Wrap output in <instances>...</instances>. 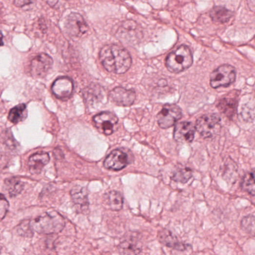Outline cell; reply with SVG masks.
Wrapping results in <instances>:
<instances>
[{"label":"cell","mask_w":255,"mask_h":255,"mask_svg":"<svg viewBox=\"0 0 255 255\" xmlns=\"http://www.w3.org/2000/svg\"><path fill=\"white\" fill-rule=\"evenodd\" d=\"M99 57L105 69L109 72L124 74L131 67L132 59L129 52L116 44L104 46L99 52Z\"/></svg>","instance_id":"6da1fadb"},{"label":"cell","mask_w":255,"mask_h":255,"mask_svg":"<svg viewBox=\"0 0 255 255\" xmlns=\"http://www.w3.org/2000/svg\"><path fill=\"white\" fill-rule=\"evenodd\" d=\"M32 230L41 235H53L61 232L65 226V220L57 212L46 213L31 221Z\"/></svg>","instance_id":"7a4b0ae2"},{"label":"cell","mask_w":255,"mask_h":255,"mask_svg":"<svg viewBox=\"0 0 255 255\" xmlns=\"http://www.w3.org/2000/svg\"><path fill=\"white\" fill-rule=\"evenodd\" d=\"M193 62L191 50L186 46L181 45L169 53L165 60V65L170 72L177 74L190 68Z\"/></svg>","instance_id":"3957f363"},{"label":"cell","mask_w":255,"mask_h":255,"mask_svg":"<svg viewBox=\"0 0 255 255\" xmlns=\"http://www.w3.org/2000/svg\"><path fill=\"white\" fill-rule=\"evenodd\" d=\"M195 127L203 138H213L221 130V118L217 114L204 115L197 119Z\"/></svg>","instance_id":"277c9868"},{"label":"cell","mask_w":255,"mask_h":255,"mask_svg":"<svg viewBox=\"0 0 255 255\" xmlns=\"http://www.w3.org/2000/svg\"><path fill=\"white\" fill-rule=\"evenodd\" d=\"M236 79V71L231 65L220 66L210 75V85L214 88L228 87Z\"/></svg>","instance_id":"5b68a950"},{"label":"cell","mask_w":255,"mask_h":255,"mask_svg":"<svg viewBox=\"0 0 255 255\" xmlns=\"http://www.w3.org/2000/svg\"><path fill=\"white\" fill-rule=\"evenodd\" d=\"M183 116L181 109L176 104H165L157 115L159 127L169 129L175 125Z\"/></svg>","instance_id":"8992f818"},{"label":"cell","mask_w":255,"mask_h":255,"mask_svg":"<svg viewBox=\"0 0 255 255\" xmlns=\"http://www.w3.org/2000/svg\"><path fill=\"white\" fill-rule=\"evenodd\" d=\"M142 37L141 28L134 20H126L117 32V38L126 44L136 43Z\"/></svg>","instance_id":"52a82bcc"},{"label":"cell","mask_w":255,"mask_h":255,"mask_svg":"<svg viewBox=\"0 0 255 255\" xmlns=\"http://www.w3.org/2000/svg\"><path fill=\"white\" fill-rule=\"evenodd\" d=\"M93 121L98 131L105 136H110L116 131L118 118L111 112H103L93 118Z\"/></svg>","instance_id":"ba28073f"},{"label":"cell","mask_w":255,"mask_h":255,"mask_svg":"<svg viewBox=\"0 0 255 255\" xmlns=\"http://www.w3.org/2000/svg\"><path fill=\"white\" fill-rule=\"evenodd\" d=\"M130 163V155L124 150L116 149L106 157L103 165L109 170L120 171Z\"/></svg>","instance_id":"9c48e42d"},{"label":"cell","mask_w":255,"mask_h":255,"mask_svg":"<svg viewBox=\"0 0 255 255\" xmlns=\"http://www.w3.org/2000/svg\"><path fill=\"white\" fill-rule=\"evenodd\" d=\"M66 32L72 37H82L88 32V27L84 18L78 13L68 15L65 23Z\"/></svg>","instance_id":"30bf717a"},{"label":"cell","mask_w":255,"mask_h":255,"mask_svg":"<svg viewBox=\"0 0 255 255\" xmlns=\"http://www.w3.org/2000/svg\"><path fill=\"white\" fill-rule=\"evenodd\" d=\"M53 60L46 53H41L31 61L30 71L33 77H45L53 66Z\"/></svg>","instance_id":"8fae6325"},{"label":"cell","mask_w":255,"mask_h":255,"mask_svg":"<svg viewBox=\"0 0 255 255\" xmlns=\"http://www.w3.org/2000/svg\"><path fill=\"white\" fill-rule=\"evenodd\" d=\"M109 98L115 104L120 106H130L134 104L137 98L135 91L116 87L111 91Z\"/></svg>","instance_id":"7c38bea8"},{"label":"cell","mask_w":255,"mask_h":255,"mask_svg":"<svg viewBox=\"0 0 255 255\" xmlns=\"http://www.w3.org/2000/svg\"><path fill=\"white\" fill-rule=\"evenodd\" d=\"M74 91V83L70 78L61 77L53 82L52 92L57 98L61 99L69 98Z\"/></svg>","instance_id":"4fadbf2b"},{"label":"cell","mask_w":255,"mask_h":255,"mask_svg":"<svg viewBox=\"0 0 255 255\" xmlns=\"http://www.w3.org/2000/svg\"><path fill=\"white\" fill-rule=\"evenodd\" d=\"M196 127L192 122H180L175 126L174 138L179 142H193L195 138Z\"/></svg>","instance_id":"5bb4252c"},{"label":"cell","mask_w":255,"mask_h":255,"mask_svg":"<svg viewBox=\"0 0 255 255\" xmlns=\"http://www.w3.org/2000/svg\"><path fill=\"white\" fill-rule=\"evenodd\" d=\"M71 195L77 212L83 213V214L88 212L89 202H88V191L86 188L79 186H75L71 190Z\"/></svg>","instance_id":"9a60e30c"},{"label":"cell","mask_w":255,"mask_h":255,"mask_svg":"<svg viewBox=\"0 0 255 255\" xmlns=\"http://www.w3.org/2000/svg\"><path fill=\"white\" fill-rule=\"evenodd\" d=\"M238 106L237 95L230 93L229 95L220 99L217 104V109L228 118H232L236 113Z\"/></svg>","instance_id":"2e32d148"},{"label":"cell","mask_w":255,"mask_h":255,"mask_svg":"<svg viewBox=\"0 0 255 255\" xmlns=\"http://www.w3.org/2000/svg\"><path fill=\"white\" fill-rule=\"evenodd\" d=\"M158 239L162 245L174 250L183 252L187 250L188 248L190 247L189 245H185L180 242L173 233L171 232L169 230H162L159 231L158 234Z\"/></svg>","instance_id":"e0dca14e"},{"label":"cell","mask_w":255,"mask_h":255,"mask_svg":"<svg viewBox=\"0 0 255 255\" xmlns=\"http://www.w3.org/2000/svg\"><path fill=\"white\" fill-rule=\"evenodd\" d=\"M50 162V156L47 153H36L29 158L28 165L31 173L40 174L43 168Z\"/></svg>","instance_id":"ac0fdd59"},{"label":"cell","mask_w":255,"mask_h":255,"mask_svg":"<svg viewBox=\"0 0 255 255\" xmlns=\"http://www.w3.org/2000/svg\"><path fill=\"white\" fill-rule=\"evenodd\" d=\"M104 201L106 207L114 211L121 210L124 204L123 196L117 191H110L105 194Z\"/></svg>","instance_id":"d6986e66"},{"label":"cell","mask_w":255,"mask_h":255,"mask_svg":"<svg viewBox=\"0 0 255 255\" xmlns=\"http://www.w3.org/2000/svg\"><path fill=\"white\" fill-rule=\"evenodd\" d=\"M210 16L216 23H225L230 20L233 13L225 7L217 6L211 10Z\"/></svg>","instance_id":"ffe728a7"},{"label":"cell","mask_w":255,"mask_h":255,"mask_svg":"<svg viewBox=\"0 0 255 255\" xmlns=\"http://www.w3.org/2000/svg\"><path fill=\"white\" fill-rule=\"evenodd\" d=\"M4 188L10 197H16L23 191L24 183L18 177H11L5 180Z\"/></svg>","instance_id":"44dd1931"},{"label":"cell","mask_w":255,"mask_h":255,"mask_svg":"<svg viewBox=\"0 0 255 255\" xmlns=\"http://www.w3.org/2000/svg\"><path fill=\"white\" fill-rule=\"evenodd\" d=\"M27 117V109L25 104H20L11 109L8 114V120L13 123L18 124L19 122L23 121Z\"/></svg>","instance_id":"7402d4cb"},{"label":"cell","mask_w":255,"mask_h":255,"mask_svg":"<svg viewBox=\"0 0 255 255\" xmlns=\"http://www.w3.org/2000/svg\"><path fill=\"white\" fill-rule=\"evenodd\" d=\"M225 170L223 172L224 178L230 183H235L237 177V168L232 159L225 161Z\"/></svg>","instance_id":"603a6c76"},{"label":"cell","mask_w":255,"mask_h":255,"mask_svg":"<svg viewBox=\"0 0 255 255\" xmlns=\"http://www.w3.org/2000/svg\"><path fill=\"white\" fill-rule=\"evenodd\" d=\"M193 176V172L189 168L178 169L171 177V179L176 183H187L191 179Z\"/></svg>","instance_id":"cb8c5ba5"},{"label":"cell","mask_w":255,"mask_h":255,"mask_svg":"<svg viewBox=\"0 0 255 255\" xmlns=\"http://www.w3.org/2000/svg\"><path fill=\"white\" fill-rule=\"evenodd\" d=\"M241 187L244 191L249 193L252 196H255V173L254 172L246 174L242 178Z\"/></svg>","instance_id":"d4e9b609"},{"label":"cell","mask_w":255,"mask_h":255,"mask_svg":"<svg viewBox=\"0 0 255 255\" xmlns=\"http://www.w3.org/2000/svg\"><path fill=\"white\" fill-rule=\"evenodd\" d=\"M119 250L121 254H138L141 252V249L137 242L130 239L121 242L119 246Z\"/></svg>","instance_id":"484cf974"},{"label":"cell","mask_w":255,"mask_h":255,"mask_svg":"<svg viewBox=\"0 0 255 255\" xmlns=\"http://www.w3.org/2000/svg\"><path fill=\"white\" fill-rule=\"evenodd\" d=\"M102 97L103 95H102L101 89L98 85L89 87L87 89L86 94H85V98L87 100L92 103L93 102L99 101L102 99Z\"/></svg>","instance_id":"4316f807"},{"label":"cell","mask_w":255,"mask_h":255,"mask_svg":"<svg viewBox=\"0 0 255 255\" xmlns=\"http://www.w3.org/2000/svg\"><path fill=\"white\" fill-rule=\"evenodd\" d=\"M241 227L249 235L255 236V216L249 215L244 217L241 221Z\"/></svg>","instance_id":"83f0119b"},{"label":"cell","mask_w":255,"mask_h":255,"mask_svg":"<svg viewBox=\"0 0 255 255\" xmlns=\"http://www.w3.org/2000/svg\"><path fill=\"white\" fill-rule=\"evenodd\" d=\"M18 235L21 236H32L33 235L32 233V228L31 226V223L29 221H24L18 225Z\"/></svg>","instance_id":"f1b7e54d"},{"label":"cell","mask_w":255,"mask_h":255,"mask_svg":"<svg viewBox=\"0 0 255 255\" xmlns=\"http://www.w3.org/2000/svg\"><path fill=\"white\" fill-rule=\"evenodd\" d=\"M9 204L3 195L0 194V221H2L8 212Z\"/></svg>","instance_id":"f546056e"},{"label":"cell","mask_w":255,"mask_h":255,"mask_svg":"<svg viewBox=\"0 0 255 255\" xmlns=\"http://www.w3.org/2000/svg\"><path fill=\"white\" fill-rule=\"evenodd\" d=\"M242 118L246 121H252L254 119V109L253 108L251 109L249 106H246L242 108Z\"/></svg>","instance_id":"4dcf8cb0"},{"label":"cell","mask_w":255,"mask_h":255,"mask_svg":"<svg viewBox=\"0 0 255 255\" xmlns=\"http://www.w3.org/2000/svg\"><path fill=\"white\" fill-rule=\"evenodd\" d=\"M36 0H14V5L19 8H23L26 5H31Z\"/></svg>","instance_id":"1f68e13d"},{"label":"cell","mask_w":255,"mask_h":255,"mask_svg":"<svg viewBox=\"0 0 255 255\" xmlns=\"http://www.w3.org/2000/svg\"><path fill=\"white\" fill-rule=\"evenodd\" d=\"M248 5L252 12L255 11V0H248Z\"/></svg>","instance_id":"d6a6232c"},{"label":"cell","mask_w":255,"mask_h":255,"mask_svg":"<svg viewBox=\"0 0 255 255\" xmlns=\"http://www.w3.org/2000/svg\"><path fill=\"white\" fill-rule=\"evenodd\" d=\"M3 44V35H2V32H0V46H2Z\"/></svg>","instance_id":"836d02e7"},{"label":"cell","mask_w":255,"mask_h":255,"mask_svg":"<svg viewBox=\"0 0 255 255\" xmlns=\"http://www.w3.org/2000/svg\"><path fill=\"white\" fill-rule=\"evenodd\" d=\"M123 1H124V0H123Z\"/></svg>","instance_id":"e575fe53"}]
</instances>
